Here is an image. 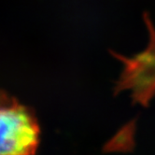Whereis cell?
<instances>
[{
    "label": "cell",
    "mask_w": 155,
    "mask_h": 155,
    "mask_svg": "<svg viewBox=\"0 0 155 155\" xmlns=\"http://www.w3.org/2000/svg\"><path fill=\"white\" fill-rule=\"evenodd\" d=\"M13 101L10 100L9 98H8L6 96V94H4L2 92H0V106H4V105H7V104H9V103H12Z\"/></svg>",
    "instance_id": "2"
},
{
    "label": "cell",
    "mask_w": 155,
    "mask_h": 155,
    "mask_svg": "<svg viewBox=\"0 0 155 155\" xmlns=\"http://www.w3.org/2000/svg\"><path fill=\"white\" fill-rule=\"evenodd\" d=\"M39 140L37 120L15 102L0 106V155H35Z\"/></svg>",
    "instance_id": "1"
}]
</instances>
